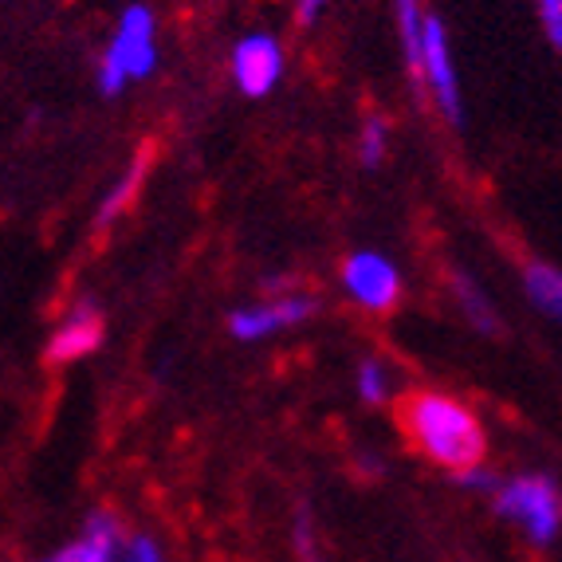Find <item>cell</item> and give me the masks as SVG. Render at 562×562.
I'll return each instance as SVG.
<instances>
[{
  "instance_id": "1",
  "label": "cell",
  "mask_w": 562,
  "mask_h": 562,
  "mask_svg": "<svg viewBox=\"0 0 562 562\" xmlns=\"http://www.w3.org/2000/svg\"><path fill=\"white\" fill-rule=\"evenodd\" d=\"M397 425L405 429L413 449H422L432 464L449 472H464L484 460V425L457 397L413 390L397 402Z\"/></svg>"
},
{
  "instance_id": "2",
  "label": "cell",
  "mask_w": 562,
  "mask_h": 562,
  "mask_svg": "<svg viewBox=\"0 0 562 562\" xmlns=\"http://www.w3.org/2000/svg\"><path fill=\"white\" fill-rule=\"evenodd\" d=\"M154 16L150 9L142 4H131L122 12L119 36H114L111 52H106L103 67H99V87L103 94H119L126 87V79H142L154 71Z\"/></svg>"
},
{
  "instance_id": "3",
  "label": "cell",
  "mask_w": 562,
  "mask_h": 562,
  "mask_svg": "<svg viewBox=\"0 0 562 562\" xmlns=\"http://www.w3.org/2000/svg\"><path fill=\"white\" fill-rule=\"evenodd\" d=\"M496 507L504 519H519L535 543H551L559 535V487L551 476H516L496 487Z\"/></svg>"
},
{
  "instance_id": "4",
  "label": "cell",
  "mask_w": 562,
  "mask_h": 562,
  "mask_svg": "<svg viewBox=\"0 0 562 562\" xmlns=\"http://www.w3.org/2000/svg\"><path fill=\"white\" fill-rule=\"evenodd\" d=\"M342 283L362 307L370 311H394L402 300V276L385 256L374 252H355L342 263Z\"/></svg>"
},
{
  "instance_id": "5",
  "label": "cell",
  "mask_w": 562,
  "mask_h": 562,
  "mask_svg": "<svg viewBox=\"0 0 562 562\" xmlns=\"http://www.w3.org/2000/svg\"><path fill=\"white\" fill-rule=\"evenodd\" d=\"M315 307H319L315 295H295V291H291V295H283V300H276V303L240 307L233 319H228V330H233V338H240V342H252V338H268L283 327L307 323L311 315H315Z\"/></svg>"
},
{
  "instance_id": "6",
  "label": "cell",
  "mask_w": 562,
  "mask_h": 562,
  "mask_svg": "<svg viewBox=\"0 0 562 562\" xmlns=\"http://www.w3.org/2000/svg\"><path fill=\"white\" fill-rule=\"evenodd\" d=\"M422 71L429 76L432 91L441 99V111L452 126H460L464 111H460V87H457V71H452V56H449V36H445L441 20H425L422 24Z\"/></svg>"
},
{
  "instance_id": "7",
  "label": "cell",
  "mask_w": 562,
  "mask_h": 562,
  "mask_svg": "<svg viewBox=\"0 0 562 562\" xmlns=\"http://www.w3.org/2000/svg\"><path fill=\"white\" fill-rule=\"evenodd\" d=\"M280 71H283V52L272 36H248L236 44L233 76L244 94H252V99L268 94L276 87V79H280Z\"/></svg>"
},
{
  "instance_id": "8",
  "label": "cell",
  "mask_w": 562,
  "mask_h": 562,
  "mask_svg": "<svg viewBox=\"0 0 562 562\" xmlns=\"http://www.w3.org/2000/svg\"><path fill=\"white\" fill-rule=\"evenodd\" d=\"M99 342H103V315H99V307H94L91 300H83L71 311V319L52 335V342H47V362L52 366L76 362V358L91 355Z\"/></svg>"
},
{
  "instance_id": "9",
  "label": "cell",
  "mask_w": 562,
  "mask_h": 562,
  "mask_svg": "<svg viewBox=\"0 0 562 562\" xmlns=\"http://www.w3.org/2000/svg\"><path fill=\"white\" fill-rule=\"evenodd\" d=\"M114 547H119V524H114V516H106V512H94V516L87 519L83 539L64 547V551H56L44 562H114Z\"/></svg>"
},
{
  "instance_id": "10",
  "label": "cell",
  "mask_w": 562,
  "mask_h": 562,
  "mask_svg": "<svg viewBox=\"0 0 562 562\" xmlns=\"http://www.w3.org/2000/svg\"><path fill=\"white\" fill-rule=\"evenodd\" d=\"M527 300L543 311L547 319L562 315V276L551 263H531L527 268Z\"/></svg>"
},
{
  "instance_id": "11",
  "label": "cell",
  "mask_w": 562,
  "mask_h": 562,
  "mask_svg": "<svg viewBox=\"0 0 562 562\" xmlns=\"http://www.w3.org/2000/svg\"><path fill=\"white\" fill-rule=\"evenodd\" d=\"M142 173H146V161H138V166L126 173V178L119 181V186L106 193V201L99 205V216H94V228L103 233V228H111L114 221H119L126 209H131V201L138 198V186H142Z\"/></svg>"
},
{
  "instance_id": "12",
  "label": "cell",
  "mask_w": 562,
  "mask_h": 562,
  "mask_svg": "<svg viewBox=\"0 0 562 562\" xmlns=\"http://www.w3.org/2000/svg\"><path fill=\"white\" fill-rule=\"evenodd\" d=\"M397 20H402V44H405V59H409V76L413 83H422L425 71H422V9H417V0H397Z\"/></svg>"
},
{
  "instance_id": "13",
  "label": "cell",
  "mask_w": 562,
  "mask_h": 562,
  "mask_svg": "<svg viewBox=\"0 0 562 562\" xmlns=\"http://www.w3.org/2000/svg\"><path fill=\"white\" fill-rule=\"evenodd\" d=\"M457 291H460V300H464V311L472 315V323H476L484 335H496V311H492V303H487L484 295H476V288H472L464 276L457 280Z\"/></svg>"
},
{
  "instance_id": "14",
  "label": "cell",
  "mask_w": 562,
  "mask_h": 562,
  "mask_svg": "<svg viewBox=\"0 0 562 562\" xmlns=\"http://www.w3.org/2000/svg\"><path fill=\"white\" fill-rule=\"evenodd\" d=\"M358 397H362L366 405L385 402V370L378 362H370V358L358 366Z\"/></svg>"
},
{
  "instance_id": "15",
  "label": "cell",
  "mask_w": 562,
  "mask_h": 562,
  "mask_svg": "<svg viewBox=\"0 0 562 562\" xmlns=\"http://www.w3.org/2000/svg\"><path fill=\"white\" fill-rule=\"evenodd\" d=\"M385 122L382 119H370L366 122V131H362V142H358V154H362V166L374 169L378 161L385 158Z\"/></svg>"
},
{
  "instance_id": "16",
  "label": "cell",
  "mask_w": 562,
  "mask_h": 562,
  "mask_svg": "<svg viewBox=\"0 0 562 562\" xmlns=\"http://www.w3.org/2000/svg\"><path fill=\"white\" fill-rule=\"evenodd\" d=\"M122 562H161V551L154 539H146V535H134L131 543L122 547Z\"/></svg>"
},
{
  "instance_id": "17",
  "label": "cell",
  "mask_w": 562,
  "mask_h": 562,
  "mask_svg": "<svg viewBox=\"0 0 562 562\" xmlns=\"http://www.w3.org/2000/svg\"><path fill=\"white\" fill-rule=\"evenodd\" d=\"M539 16H543L547 40L559 47L562 44V0H539Z\"/></svg>"
},
{
  "instance_id": "18",
  "label": "cell",
  "mask_w": 562,
  "mask_h": 562,
  "mask_svg": "<svg viewBox=\"0 0 562 562\" xmlns=\"http://www.w3.org/2000/svg\"><path fill=\"white\" fill-rule=\"evenodd\" d=\"M319 9H323V0H300V20L311 24V20L319 16Z\"/></svg>"
}]
</instances>
